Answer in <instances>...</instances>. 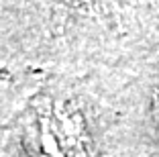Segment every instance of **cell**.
<instances>
[{
    "label": "cell",
    "mask_w": 159,
    "mask_h": 157,
    "mask_svg": "<svg viewBox=\"0 0 159 157\" xmlns=\"http://www.w3.org/2000/svg\"><path fill=\"white\" fill-rule=\"evenodd\" d=\"M41 133V147L47 157H78V131L74 120L66 114L51 112L39 122Z\"/></svg>",
    "instance_id": "1"
}]
</instances>
